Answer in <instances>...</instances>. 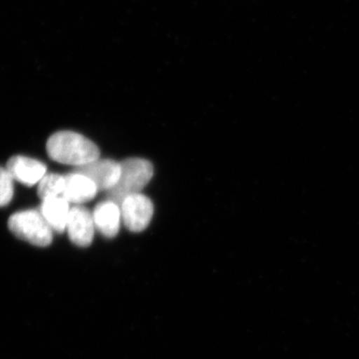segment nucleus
<instances>
[{
    "label": "nucleus",
    "instance_id": "obj_1",
    "mask_svg": "<svg viewBox=\"0 0 359 359\" xmlns=\"http://www.w3.org/2000/svg\"><path fill=\"white\" fill-rule=\"evenodd\" d=\"M47 154L61 164L80 167L100 157V151L83 135L72 131H60L52 135L46 144Z\"/></svg>",
    "mask_w": 359,
    "mask_h": 359
},
{
    "label": "nucleus",
    "instance_id": "obj_2",
    "mask_svg": "<svg viewBox=\"0 0 359 359\" xmlns=\"http://www.w3.org/2000/svg\"><path fill=\"white\" fill-rule=\"evenodd\" d=\"M120 164L121 176L119 181L107 191L108 200L119 205L129 196L140 194L154 174L153 165L149 161L140 158H131L123 161Z\"/></svg>",
    "mask_w": 359,
    "mask_h": 359
},
{
    "label": "nucleus",
    "instance_id": "obj_3",
    "mask_svg": "<svg viewBox=\"0 0 359 359\" xmlns=\"http://www.w3.org/2000/svg\"><path fill=\"white\" fill-rule=\"evenodd\" d=\"M8 228L16 237L37 247H47L53 238L50 226L41 212L34 210L13 214L8 219Z\"/></svg>",
    "mask_w": 359,
    "mask_h": 359
},
{
    "label": "nucleus",
    "instance_id": "obj_4",
    "mask_svg": "<svg viewBox=\"0 0 359 359\" xmlns=\"http://www.w3.org/2000/svg\"><path fill=\"white\" fill-rule=\"evenodd\" d=\"M120 209L123 224L134 233L145 230L154 214L152 201L141 193L127 197L120 205Z\"/></svg>",
    "mask_w": 359,
    "mask_h": 359
},
{
    "label": "nucleus",
    "instance_id": "obj_5",
    "mask_svg": "<svg viewBox=\"0 0 359 359\" xmlns=\"http://www.w3.org/2000/svg\"><path fill=\"white\" fill-rule=\"evenodd\" d=\"M95 229L93 215L86 208L79 205L71 208L66 231L73 244L88 247L93 241Z\"/></svg>",
    "mask_w": 359,
    "mask_h": 359
},
{
    "label": "nucleus",
    "instance_id": "obj_6",
    "mask_svg": "<svg viewBox=\"0 0 359 359\" xmlns=\"http://www.w3.org/2000/svg\"><path fill=\"white\" fill-rule=\"evenodd\" d=\"M74 171L91 179L99 191L107 192L119 181L121 164L110 159H98L83 166L76 167Z\"/></svg>",
    "mask_w": 359,
    "mask_h": 359
},
{
    "label": "nucleus",
    "instance_id": "obj_7",
    "mask_svg": "<svg viewBox=\"0 0 359 359\" xmlns=\"http://www.w3.org/2000/svg\"><path fill=\"white\" fill-rule=\"evenodd\" d=\"M6 170L13 180L26 186L39 184L46 175V166L43 163L25 156L11 158L7 162Z\"/></svg>",
    "mask_w": 359,
    "mask_h": 359
},
{
    "label": "nucleus",
    "instance_id": "obj_8",
    "mask_svg": "<svg viewBox=\"0 0 359 359\" xmlns=\"http://www.w3.org/2000/svg\"><path fill=\"white\" fill-rule=\"evenodd\" d=\"M98 191L95 183L91 179L74 171L65 176V187L62 197L68 203L81 205L93 200Z\"/></svg>",
    "mask_w": 359,
    "mask_h": 359
},
{
    "label": "nucleus",
    "instance_id": "obj_9",
    "mask_svg": "<svg viewBox=\"0 0 359 359\" xmlns=\"http://www.w3.org/2000/svg\"><path fill=\"white\" fill-rule=\"evenodd\" d=\"M92 215L97 231H100L106 238H114L117 236L122 221L119 205L113 201H105L96 205Z\"/></svg>",
    "mask_w": 359,
    "mask_h": 359
},
{
    "label": "nucleus",
    "instance_id": "obj_10",
    "mask_svg": "<svg viewBox=\"0 0 359 359\" xmlns=\"http://www.w3.org/2000/svg\"><path fill=\"white\" fill-rule=\"evenodd\" d=\"M69 212V203L59 196L44 200L40 208V212L50 226L52 231L59 233L66 230Z\"/></svg>",
    "mask_w": 359,
    "mask_h": 359
},
{
    "label": "nucleus",
    "instance_id": "obj_11",
    "mask_svg": "<svg viewBox=\"0 0 359 359\" xmlns=\"http://www.w3.org/2000/svg\"><path fill=\"white\" fill-rule=\"evenodd\" d=\"M65 177L58 174H46L39 183V196L42 201L62 195Z\"/></svg>",
    "mask_w": 359,
    "mask_h": 359
},
{
    "label": "nucleus",
    "instance_id": "obj_12",
    "mask_svg": "<svg viewBox=\"0 0 359 359\" xmlns=\"http://www.w3.org/2000/svg\"><path fill=\"white\" fill-rule=\"evenodd\" d=\"M13 178L6 169L0 168V207H6L13 198Z\"/></svg>",
    "mask_w": 359,
    "mask_h": 359
}]
</instances>
